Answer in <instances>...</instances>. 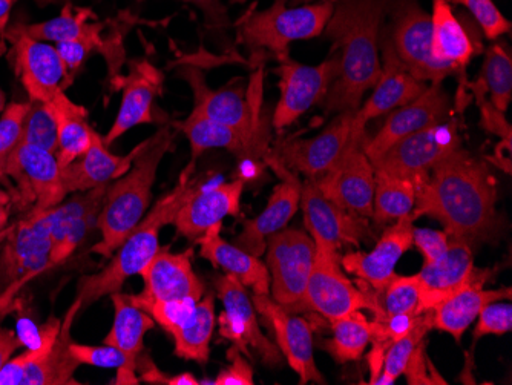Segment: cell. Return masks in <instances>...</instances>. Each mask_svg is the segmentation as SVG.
<instances>
[{
    "mask_svg": "<svg viewBox=\"0 0 512 385\" xmlns=\"http://www.w3.org/2000/svg\"><path fill=\"white\" fill-rule=\"evenodd\" d=\"M414 220L431 217L450 237L471 247L491 243L499 234L497 186L488 163L462 146L442 158L428 174L414 178Z\"/></svg>",
    "mask_w": 512,
    "mask_h": 385,
    "instance_id": "1",
    "label": "cell"
},
{
    "mask_svg": "<svg viewBox=\"0 0 512 385\" xmlns=\"http://www.w3.org/2000/svg\"><path fill=\"white\" fill-rule=\"evenodd\" d=\"M393 0H336L324 34L341 74L321 105L325 114L356 112L381 76V36Z\"/></svg>",
    "mask_w": 512,
    "mask_h": 385,
    "instance_id": "2",
    "label": "cell"
},
{
    "mask_svg": "<svg viewBox=\"0 0 512 385\" xmlns=\"http://www.w3.org/2000/svg\"><path fill=\"white\" fill-rule=\"evenodd\" d=\"M195 163H189L181 174L178 185L165 197L158 200L157 205L143 217V220L132 229L119 249L112 254L109 263L99 274L85 275L77 283V300L80 301V312L88 309L100 298L120 292L126 280L140 275L151 263L152 258L160 251L161 229L174 223L181 206L194 195L200 186L191 180Z\"/></svg>",
    "mask_w": 512,
    "mask_h": 385,
    "instance_id": "3",
    "label": "cell"
},
{
    "mask_svg": "<svg viewBox=\"0 0 512 385\" xmlns=\"http://www.w3.org/2000/svg\"><path fill=\"white\" fill-rule=\"evenodd\" d=\"M174 139L171 126H161L148 140L138 145L140 148L129 171L109 183L97 218L102 238L91 247L92 254L111 258L132 229L143 220L151 205L152 188L161 160L171 151Z\"/></svg>",
    "mask_w": 512,
    "mask_h": 385,
    "instance_id": "4",
    "label": "cell"
},
{
    "mask_svg": "<svg viewBox=\"0 0 512 385\" xmlns=\"http://www.w3.org/2000/svg\"><path fill=\"white\" fill-rule=\"evenodd\" d=\"M336 0L287 8L286 0H275L269 8L249 11L238 22V42L253 54L263 51L283 60L289 57L290 43L310 40L324 34Z\"/></svg>",
    "mask_w": 512,
    "mask_h": 385,
    "instance_id": "5",
    "label": "cell"
},
{
    "mask_svg": "<svg viewBox=\"0 0 512 385\" xmlns=\"http://www.w3.org/2000/svg\"><path fill=\"white\" fill-rule=\"evenodd\" d=\"M79 312L76 298L63 320L54 316L48 320L42 326L43 343L11 358L0 370V385H79L74 373L80 364L69 349L71 327Z\"/></svg>",
    "mask_w": 512,
    "mask_h": 385,
    "instance_id": "6",
    "label": "cell"
},
{
    "mask_svg": "<svg viewBox=\"0 0 512 385\" xmlns=\"http://www.w3.org/2000/svg\"><path fill=\"white\" fill-rule=\"evenodd\" d=\"M53 229V208L33 211L10 228L0 249V303H10L23 283L50 270Z\"/></svg>",
    "mask_w": 512,
    "mask_h": 385,
    "instance_id": "7",
    "label": "cell"
},
{
    "mask_svg": "<svg viewBox=\"0 0 512 385\" xmlns=\"http://www.w3.org/2000/svg\"><path fill=\"white\" fill-rule=\"evenodd\" d=\"M181 74L194 91V109L191 116L237 129L264 149L266 137L263 134V120H261V93H263L261 71L253 76L255 83L250 86L249 94H244L243 88H226L218 91L209 89L203 74L194 68H184Z\"/></svg>",
    "mask_w": 512,
    "mask_h": 385,
    "instance_id": "8",
    "label": "cell"
},
{
    "mask_svg": "<svg viewBox=\"0 0 512 385\" xmlns=\"http://www.w3.org/2000/svg\"><path fill=\"white\" fill-rule=\"evenodd\" d=\"M266 266L270 298L289 312H304L307 281L315 263V241L299 229H283L267 237Z\"/></svg>",
    "mask_w": 512,
    "mask_h": 385,
    "instance_id": "9",
    "label": "cell"
},
{
    "mask_svg": "<svg viewBox=\"0 0 512 385\" xmlns=\"http://www.w3.org/2000/svg\"><path fill=\"white\" fill-rule=\"evenodd\" d=\"M299 208L318 254L341 257V249L376 240L367 218L342 209L319 191L315 178L302 183Z\"/></svg>",
    "mask_w": 512,
    "mask_h": 385,
    "instance_id": "10",
    "label": "cell"
},
{
    "mask_svg": "<svg viewBox=\"0 0 512 385\" xmlns=\"http://www.w3.org/2000/svg\"><path fill=\"white\" fill-rule=\"evenodd\" d=\"M385 27L391 45L411 76L425 83H444L453 71L434 59L431 53L430 13L419 0H393Z\"/></svg>",
    "mask_w": 512,
    "mask_h": 385,
    "instance_id": "11",
    "label": "cell"
},
{
    "mask_svg": "<svg viewBox=\"0 0 512 385\" xmlns=\"http://www.w3.org/2000/svg\"><path fill=\"white\" fill-rule=\"evenodd\" d=\"M275 73L279 76L281 96L273 111L272 126L281 132L325 99L341 74V62L338 54L313 66L302 65L289 56L279 60Z\"/></svg>",
    "mask_w": 512,
    "mask_h": 385,
    "instance_id": "12",
    "label": "cell"
},
{
    "mask_svg": "<svg viewBox=\"0 0 512 385\" xmlns=\"http://www.w3.org/2000/svg\"><path fill=\"white\" fill-rule=\"evenodd\" d=\"M215 287L224 306V312L218 318L221 336L232 341L247 356H250L252 350L266 366H281L283 353L261 330L252 297L246 287L229 274L215 278Z\"/></svg>",
    "mask_w": 512,
    "mask_h": 385,
    "instance_id": "13",
    "label": "cell"
},
{
    "mask_svg": "<svg viewBox=\"0 0 512 385\" xmlns=\"http://www.w3.org/2000/svg\"><path fill=\"white\" fill-rule=\"evenodd\" d=\"M355 112H339L332 122L312 139L279 140L272 154L279 162L307 178H318L332 171L355 137Z\"/></svg>",
    "mask_w": 512,
    "mask_h": 385,
    "instance_id": "14",
    "label": "cell"
},
{
    "mask_svg": "<svg viewBox=\"0 0 512 385\" xmlns=\"http://www.w3.org/2000/svg\"><path fill=\"white\" fill-rule=\"evenodd\" d=\"M460 146L456 122L450 119L399 140L371 163L375 171L414 180L428 174L442 158Z\"/></svg>",
    "mask_w": 512,
    "mask_h": 385,
    "instance_id": "15",
    "label": "cell"
},
{
    "mask_svg": "<svg viewBox=\"0 0 512 385\" xmlns=\"http://www.w3.org/2000/svg\"><path fill=\"white\" fill-rule=\"evenodd\" d=\"M365 139L367 129H355V137L341 162L315 180L319 191L333 203L361 217L371 218L375 198V168L362 151Z\"/></svg>",
    "mask_w": 512,
    "mask_h": 385,
    "instance_id": "16",
    "label": "cell"
},
{
    "mask_svg": "<svg viewBox=\"0 0 512 385\" xmlns=\"http://www.w3.org/2000/svg\"><path fill=\"white\" fill-rule=\"evenodd\" d=\"M5 40L11 43L14 71L31 102H50L65 86L68 74L56 47L28 36L22 24L7 28Z\"/></svg>",
    "mask_w": 512,
    "mask_h": 385,
    "instance_id": "17",
    "label": "cell"
},
{
    "mask_svg": "<svg viewBox=\"0 0 512 385\" xmlns=\"http://www.w3.org/2000/svg\"><path fill=\"white\" fill-rule=\"evenodd\" d=\"M453 103L442 83H430L421 96L401 108L393 109L382 128L371 139H365L362 151L370 162H375L394 143L428 126L451 119Z\"/></svg>",
    "mask_w": 512,
    "mask_h": 385,
    "instance_id": "18",
    "label": "cell"
},
{
    "mask_svg": "<svg viewBox=\"0 0 512 385\" xmlns=\"http://www.w3.org/2000/svg\"><path fill=\"white\" fill-rule=\"evenodd\" d=\"M253 306L275 335L276 346L298 375L299 384H325L313 355V327L306 318L289 312L270 298L252 293Z\"/></svg>",
    "mask_w": 512,
    "mask_h": 385,
    "instance_id": "19",
    "label": "cell"
},
{
    "mask_svg": "<svg viewBox=\"0 0 512 385\" xmlns=\"http://www.w3.org/2000/svg\"><path fill=\"white\" fill-rule=\"evenodd\" d=\"M2 175L16 181L17 191L25 205H33V211L56 208L65 201L62 185V168L56 154L36 148L19 145L8 158Z\"/></svg>",
    "mask_w": 512,
    "mask_h": 385,
    "instance_id": "20",
    "label": "cell"
},
{
    "mask_svg": "<svg viewBox=\"0 0 512 385\" xmlns=\"http://www.w3.org/2000/svg\"><path fill=\"white\" fill-rule=\"evenodd\" d=\"M266 162L278 175L279 183L273 189L264 211L252 220L244 221L243 231L234 243L255 257H261L266 252L267 237L287 228L298 212L301 200L302 181L298 174L279 162L272 152L267 154Z\"/></svg>",
    "mask_w": 512,
    "mask_h": 385,
    "instance_id": "21",
    "label": "cell"
},
{
    "mask_svg": "<svg viewBox=\"0 0 512 385\" xmlns=\"http://www.w3.org/2000/svg\"><path fill=\"white\" fill-rule=\"evenodd\" d=\"M341 257L316 252L304 295V312L310 310L324 320L335 321L356 310L368 309L365 293L342 272Z\"/></svg>",
    "mask_w": 512,
    "mask_h": 385,
    "instance_id": "22",
    "label": "cell"
},
{
    "mask_svg": "<svg viewBox=\"0 0 512 385\" xmlns=\"http://www.w3.org/2000/svg\"><path fill=\"white\" fill-rule=\"evenodd\" d=\"M381 51V76L373 86V93L368 97L367 102L362 103L355 112L353 126L359 131L367 129L368 122L371 120L378 119L393 109L401 108L421 96L430 85L411 76L410 71L405 68L391 45L385 25L381 36Z\"/></svg>",
    "mask_w": 512,
    "mask_h": 385,
    "instance_id": "23",
    "label": "cell"
},
{
    "mask_svg": "<svg viewBox=\"0 0 512 385\" xmlns=\"http://www.w3.org/2000/svg\"><path fill=\"white\" fill-rule=\"evenodd\" d=\"M111 83L115 89H123V97L119 114L103 137L106 146L135 126L155 122V97L161 91L163 76L148 60H132L128 76H117Z\"/></svg>",
    "mask_w": 512,
    "mask_h": 385,
    "instance_id": "24",
    "label": "cell"
},
{
    "mask_svg": "<svg viewBox=\"0 0 512 385\" xmlns=\"http://www.w3.org/2000/svg\"><path fill=\"white\" fill-rule=\"evenodd\" d=\"M474 267L473 247L465 240L450 237L447 251L431 263H424L417 275L421 286V312H433L442 301L479 277Z\"/></svg>",
    "mask_w": 512,
    "mask_h": 385,
    "instance_id": "25",
    "label": "cell"
},
{
    "mask_svg": "<svg viewBox=\"0 0 512 385\" xmlns=\"http://www.w3.org/2000/svg\"><path fill=\"white\" fill-rule=\"evenodd\" d=\"M413 223V214L394 221L382 232L373 251L342 255V269L370 286H382L396 274V264L413 247Z\"/></svg>",
    "mask_w": 512,
    "mask_h": 385,
    "instance_id": "26",
    "label": "cell"
},
{
    "mask_svg": "<svg viewBox=\"0 0 512 385\" xmlns=\"http://www.w3.org/2000/svg\"><path fill=\"white\" fill-rule=\"evenodd\" d=\"M243 192V178L211 189L198 188L181 206L172 223L177 229V234L188 240L197 241L214 224L221 223L229 215L240 214Z\"/></svg>",
    "mask_w": 512,
    "mask_h": 385,
    "instance_id": "27",
    "label": "cell"
},
{
    "mask_svg": "<svg viewBox=\"0 0 512 385\" xmlns=\"http://www.w3.org/2000/svg\"><path fill=\"white\" fill-rule=\"evenodd\" d=\"M192 255V249L172 254L166 247H160L151 263L140 272L145 281L142 293L158 300L200 301L206 287L192 269Z\"/></svg>",
    "mask_w": 512,
    "mask_h": 385,
    "instance_id": "28",
    "label": "cell"
},
{
    "mask_svg": "<svg viewBox=\"0 0 512 385\" xmlns=\"http://www.w3.org/2000/svg\"><path fill=\"white\" fill-rule=\"evenodd\" d=\"M138 148L140 146H135L123 157L112 154L103 142L102 135L96 131L85 154L62 168V185L66 195L88 192L122 177L131 168Z\"/></svg>",
    "mask_w": 512,
    "mask_h": 385,
    "instance_id": "29",
    "label": "cell"
},
{
    "mask_svg": "<svg viewBox=\"0 0 512 385\" xmlns=\"http://www.w3.org/2000/svg\"><path fill=\"white\" fill-rule=\"evenodd\" d=\"M491 270L482 269L479 277L457 290L433 310V329L450 333L460 343L463 333L477 320L483 307L503 298H511V289L485 290L483 284L490 278Z\"/></svg>",
    "mask_w": 512,
    "mask_h": 385,
    "instance_id": "30",
    "label": "cell"
},
{
    "mask_svg": "<svg viewBox=\"0 0 512 385\" xmlns=\"http://www.w3.org/2000/svg\"><path fill=\"white\" fill-rule=\"evenodd\" d=\"M431 53L434 59L447 66L453 74H462L482 48L471 36L462 20L454 14L447 0L431 2Z\"/></svg>",
    "mask_w": 512,
    "mask_h": 385,
    "instance_id": "31",
    "label": "cell"
},
{
    "mask_svg": "<svg viewBox=\"0 0 512 385\" xmlns=\"http://www.w3.org/2000/svg\"><path fill=\"white\" fill-rule=\"evenodd\" d=\"M221 228L223 224H214L198 238L201 257L211 261L215 267L226 270V274L234 275L244 287L252 289V293L270 295L269 270L266 264L260 257L243 251L237 244L223 240Z\"/></svg>",
    "mask_w": 512,
    "mask_h": 385,
    "instance_id": "32",
    "label": "cell"
},
{
    "mask_svg": "<svg viewBox=\"0 0 512 385\" xmlns=\"http://www.w3.org/2000/svg\"><path fill=\"white\" fill-rule=\"evenodd\" d=\"M59 129V146L56 157L60 168H66L82 157L91 145L96 129L88 122V109L77 105L60 89L50 100Z\"/></svg>",
    "mask_w": 512,
    "mask_h": 385,
    "instance_id": "33",
    "label": "cell"
},
{
    "mask_svg": "<svg viewBox=\"0 0 512 385\" xmlns=\"http://www.w3.org/2000/svg\"><path fill=\"white\" fill-rule=\"evenodd\" d=\"M171 126L188 137L192 163L197 162V158L207 149H226L240 158L249 157L263 149L237 129L201 117L189 116L181 122H172Z\"/></svg>",
    "mask_w": 512,
    "mask_h": 385,
    "instance_id": "34",
    "label": "cell"
},
{
    "mask_svg": "<svg viewBox=\"0 0 512 385\" xmlns=\"http://www.w3.org/2000/svg\"><path fill=\"white\" fill-rule=\"evenodd\" d=\"M111 300L114 304V323L103 343L111 344L125 353L129 366L135 370L137 359L145 350L143 339L148 330L154 329L155 321L145 310L129 301L128 293H111Z\"/></svg>",
    "mask_w": 512,
    "mask_h": 385,
    "instance_id": "35",
    "label": "cell"
},
{
    "mask_svg": "<svg viewBox=\"0 0 512 385\" xmlns=\"http://www.w3.org/2000/svg\"><path fill=\"white\" fill-rule=\"evenodd\" d=\"M359 289L368 300V312L373 320L388 316L410 315L421 312V286L417 275L394 274L382 286L373 287L358 280Z\"/></svg>",
    "mask_w": 512,
    "mask_h": 385,
    "instance_id": "36",
    "label": "cell"
},
{
    "mask_svg": "<svg viewBox=\"0 0 512 385\" xmlns=\"http://www.w3.org/2000/svg\"><path fill=\"white\" fill-rule=\"evenodd\" d=\"M215 324V295L204 293L203 298L195 304L189 320L171 335L175 344L174 355L195 361L201 366L207 364L211 356V339Z\"/></svg>",
    "mask_w": 512,
    "mask_h": 385,
    "instance_id": "37",
    "label": "cell"
},
{
    "mask_svg": "<svg viewBox=\"0 0 512 385\" xmlns=\"http://www.w3.org/2000/svg\"><path fill=\"white\" fill-rule=\"evenodd\" d=\"M477 97V103L490 94V102L499 111L506 112L512 100V59L505 45L494 43L488 48L483 60L479 80L471 85Z\"/></svg>",
    "mask_w": 512,
    "mask_h": 385,
    "instance_id": "38",
    "label": "cell"
},
{
    "mask_svg": "<svg viewBox=\"0 0 512 385\" xmlns=\"http://www.w3.org/2000/svg\"><path fill=\"white\" fill-rule=\"evenodd\" d=\"M332 338L322 343V349L329 352L338 364H348L361 359L371 341V320L361 310L330 321Z\"/></svg>",
    "mask_w": 512,
    "mask_h": 385,
    "instance_id": "39",
    "label": "cell"
},
{
    "mask_svg": "<svg viewBox=\"0 0 512 385\" xmlns=\"http://www.w3.org/2000/svg\"><path fill=\"white\" fill-rule=\"evenodd\" d=\"M416 200V185L410 178L394 177L375 171V198L371 218L376 224H391L411 214Z\"/></svg>",
    "mask_w": 512,
    "mask_h": 385,
    "instance_id": "40",
    "label": "cell"
},
{
    "mask_svg": "<svg viewBox=\"0 0 512 385\" xmlns=\"http://www.w3.org/2000/svg\"><path fill=\"white\" fill-rule=\"evenodd\" d=\"M91 8L76 7L73 2L63 5L62 13L40 24H22L23 31L33 39L46 43H62L77 39L85 31L89 20L94 19Z\"/></svg>",
    "mask_w": 512,
    "mask_h": 385,
    "instance_id": "41",
    "label": "cell"
},
{
    "mask_svg": "<svg viewBox=\"0 0 512 385\" xmlns=\"http://www.w3.org/2000/svg\"><path fill=\"white\" fill-rule=\"evenodd\" d=\"M431 329H433V312L422 313L416 326L407 335L402 336L396 343L388 347L384 362H382L381 373L371 384L391 385L398 381L404 375L414 350L422 341H425V336L430 333Z\"/></svg>",
    "mask_w": 512,
    "mask_h": 385,
    "instance_id": "42",
    "label": "cell"
},
{
    "mask_svg": "<svg viewBox=\"0 0 512 385\" xmlns=\"http://www.w3.org/2000/svg\"><path fill=\"white\" fill-rule=\"evenodd\" d=\"M106 27H108V20L106 22H88L85 31L77 39L54 45L60 59L65 63L66 73H68L63 89L68 88L74 82L83 63L92 53L102 54Z\"/></svg>",
    "mask_w": 512,
    "mask_h": 385,
    "instance_id": "43",
    "label": "cell"
},
{
    "mask_svg": "<svg viewBox=\"0 0 512 385\" xmlns=\"http://www.w3.org/2000/svg\"><path fill=\"white\" fill-rule=\"evenodd\" d=\"M20 145L36 146L56 154L59 146V129L50 103L31 102L30 111L23 123Z\"/></svg>",
    "mask_w": 512,
    "mask_h": 385,
    "instance_id": "44",
    "label": "cell"
},
{
    "mask_svg": "<svg viewBox=\"0 0 512 385\" xmlns=\"http://www.w3.org/2000/svg\"><path fill=\"white\" fill-rule=\"evenodd\" d=\"M69 349L80 366L86 364V366L99 367V369L119 370L115 384H138L135 370L129 366L125 353L120 352L117 347L105 343L103 346H86V344L71 341Z\"/></svg>",
    "mask_w": 512,
    "mask_h": 385,
    "instance_id": "45",
    "label": "cell"
},
{
    "mask_svg": "<svg viewBox=\"0 0 512 385\" xmlns=\"http://www.w3.org/2000/svg\"><path fill=\"white\" fill-rule=\"evenodd\" d=\"M128 297L134 306L145 310L152 320L160 324L161 329L169 335L189 320L195 304L198 303L194 300H158V298L148 297L145 293L128 295Z\"/></svg>",
    "mask_w": 512,
    "mask_h": 385,
    "instance_id": "46",
    "label": "cell"
},
{
    "mask_svg": "<svg viewBox=\"0 0 512 385\" xmlns=\"http://www.w3.org/2000/svg\"><path fill=\"white\" fill-rule=\"evenodd\" d=\"M31 108L30 102H13L5 106L0 117V175L17 146L22 142L23 123Z\"/></svg>",
    "mask_w": 512,
    "mask_h": 385,
    "instance_id": "47",
    "label": "cell"
},
{
    "mask_svg": "<svg viewBox=\"0 0 512 385\" xmlns=\"http://www.w3.org/2000/svg\"><path fill=\"white\" fill-rule=\"evenodd\" d=\"M450 5H462L467 8L474 22L479 25L483 36L488 40H497L511 33V22L500 13L493 0H447Z\"/></svg>",
    "mask_w": 512,
    "mask_h": 385,
    "instance_id": "48",
    "label": "cell"
},
{
    "mask_svg": "<svg viewBox=\"0 0 512 385\" xmlns=\"http://www.w3.org/2000/svg\"><path fill=\"white\" fill-rule=\"evenodd\" d=\"M476 330H474V341L483 338V336L497 335L502 336L511 332L512 329V307L509 303H494L483 307L479 313Z\"/></svg>",
    "mask_w": 512,
    "mask_h": 385,
    "instance_id": "49",
    "label": "cell"
},
{
    "mask_svg": "<svg viewBox=\"0 0 512 385\" xmlns=\"http://www.w3.org/2000/svg\"><path fill=\"white\" fill-rule=\"evenodd\" d=\"M244 353L237 346L227 350V358L230 364L224 367L217 378L212 379V385H253V369L249 361L244 359Z\"/></svg>",
    "mask_w": 512,
    "mask_h": 385,
    "instance_id": "50",
    "label": "cell"
},
{
    "mask_svg": "<svg viewBox=\"0 0 512 385\" xmlns=\"http://www.w3.org/2000/svg\"><path fill=\"white\" fill-rule=\"evenodd\" d=\"M450 244V235L445 231H434V229L414 228L413 229V246L417 247V251L421 252L425 263L439 258L440 255L447 251Z\"/></svg>",
    "mask_w": 512,
    "mask_h": 385,
    "instance_id": "51",
    "label": "cell"
},
{
    "mask_svg": "<svg viewBox=\"0 0 512 385\" xmlns=\"http://www.w3.org/2000/svg\"><path fill=\"white\" fill-rule=\"evenodd\" d=\"M178 2L198 8L203 13L206 27L211 30H227L230 27L229 14L221 0H178Z\"/></svg>",
    "mask_w": 512,
    "mask_h": 385,
    "instance_id": "52",
    "label": "cell"
},
{
    "mask_svg": "<svg viewBox=\"0 0 512 385\" xmlns=\"http://www.w3.org/2000/svg\"><path fill=\"white\" fill-rule=\"evenodd\" d=\"M482 109V128L491 134L499 135L502 142L511 143V125L506 122L505 112L499 111L490 100L479 103Z\"/></svg>",
    "mask_w": 512,
    "mask_h": 385,
    "instance_id": "53",
    "label": "cell"
},
{
    "mask_svg": "<svg viewBox=\"0 0 512 385\" xmlns=\"http://www.w3.org/2000/svg\"><path fill=\"white\" fill-rule=\"evenodd\" d=\"M430 364L431 362L425 356V341H422L414 350L413 355H411L407 369L404 372V375L407 376L408 384H439L433 376L428 375L427 369Z\"/></svg>",
    "mask_w": 512,
    "mask_h": 385,
    "instance_id": "54",
    "label": "cell"
},
{
    "mask_svg": "<svg viewBox=\"0 0 512 385\" xmlns=\"http://www.w3.org/2000/svg\"><path fill=\"white\" fill-rule=\"evenodd\" d=\"M22 347L19 336L11 329L0 327V370L4 369L5 364L13 358L16 350Z\"/></svg>",
    "mask_w": 512,
    "mask_h": 385,
    "instance_id": "55",
    "label": "cell"
},
{
    "mask_svg": "<svg viewBox=\"0 0 512 385\" xmlns=\"http://www.w3.org/2000/svg\"><path fill=\"white\" fill-rule=\"evenodd\" d=\"M14 4H16L14 0H0V37H2V42L5 40V33H7Z\"/></svg>",
    "mask_w": 512,
    "mask_h": 385,
    "instance_id": "56",
    "label": "cell"
},
{
    "mask_svg": "<svg viewBox=\"0 0 512 385\" xmlns=\"http://www.w3.org/2000/svg\"><path fill=\"white\" fill-rule=\"evenodd\" d=\"M11 195L0 189V231L5 228L10 220Z\"/></svg>",
    "mask_w": 512,
    "mask_h": 385,
    "instance_id": "57",
    "label": "cell"
},
{
    "mask_svg": "<svg viewBox=\"0 0 512 385\" xmlns=\"http://www.w3.org/2000/svg\"><path fill=\"white\" fill-rule=\"evenodd\" d=\"M161 384L168 385H198L200 381L192 373H180L175 376H165Z\"/></svg>",
    "mask_w": 512,
    "mask_h": 385,
    "instance_id": "58",
    "label": "cell"
},
{
    "mask_svg": "<svg viewBox=\"0 0 512 385\" xmlns=\"http://www.w3.org/2000/svg\"><path fill=\"white\" fill-rule=\"evenodd\" d=\"M14 2H17V0H14ZM39 7H46V5H53L57 4L59 0H34Z\"/></svg>",
    "mask_w": 512,
    "mask_h": 385,
    "instance_id": "59",
    "label": "cell"
},
{
    "mask_svg": "<svg viewBox=\"0 0 512 385\" xmlns=\"http://www.w3.org/2000/svg\"><path fill=\"white\" fill-rule=\"evenodd\" d=\"M5 106H7V96L4 91L0 88V112H4Z\"/></svg>",
    "mask_w": 512,
    "mask_h": 385,
    "instance_id": "60",
    "label": "cell"
},
{
    "mask_svg": "<svg viewBox=\"0 0 512 385\" xmlns=\"http://www.w3.org/2000/svg\"><path fill=\"white\" fill-rule=\"evenodd\" d=\"M230 4H246L247 0H229Z\"/></svg>",
    "mask_w": 512,
    "mask_h": 385,
    "instance_id": "61",
    "label": "cell"
},
{
    "mask_svg": "<svg viewBox=\"0 0 512 385\" xmlns=\"http://www.w3.org/2000/svg\"><path fill=\"white\" fill-rule=\"evenodd\" d=\"M138 2H143V0H138Z\"/></svg>",
    "mask_w": 512,
    "mask_h": 385,
    "instance_id": "62",
    "label": "cell"
}]
</instances>
